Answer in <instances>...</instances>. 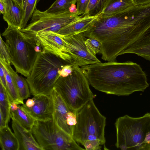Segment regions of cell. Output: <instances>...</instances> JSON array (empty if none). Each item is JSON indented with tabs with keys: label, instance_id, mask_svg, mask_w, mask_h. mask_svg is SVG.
<instances>
[{
	"label": "cell",
	"instance_id": "obj_16",
	"mask_svg": "<svg viewBox=\"0 0 150 150\" xmlns=\"http://www.w3.org/2000/svg\"><path fill=\"white\" fill-rule=\"evenodd\" d=\"M98 16H91L86 14L62 28L57 33L61 36L67 37L83 33L87 30Z\"/></svg>",
	"mask_w": 150,
	"mask_h": 150
},
{
	"label": "cell",
	"instance_id": "obj_13",
	"mask_svg": "<svg viewBox=\"0 0 150 150\" xmlns=\"http://www.w3.org/2000/svg\"><path fill=\"white\" fill-rule=\"evenodd\" d=\"M50 95L53 105V119L61 129L72 137L73 129L67 122L68 112L71 110L68 107L54 89Z\"/></svg>",
	"mask_w": 150,
	"mask_h": 150
},
{
	"label": "cell",
	"instance_id": "obj_36",
	"mask_svg": "<svg viewBox=\"0 0 150 150\" xmlns=\"http://www.w3.org/2000/svg\"><path fill=\"white\" fill-rule=\"evenodd\" d=\"M18 105L14 102H11L10 105L11 111H14L16 110L18 108Z\"/></svg>",
	"mask_w": 150,
	"mask_h": 150
},
{
	"label": "cell",
	"instance_id": "obj_9",
	"mask_svg": "<svg viewBox=\"0 0 150 150\" xmlns=\"http://www.w3.org/2000/svg\"><path fill=\"white\" fill-rule=\"evenodd\" d=\"M80 15L76 11L55 14L41 11L36 8L29 24L20 31L27 35L49 31L57 33L62 28L84 16Z\"/></svg>",
	"mask_w": 150,
	"mask_h": 150
},
{
	"label": "cell",
	"instance_id": "obj_18",
	"mask_svg": "<svg viewBox=\"0 0 150 150\" xmlns=\"http://www.w3.org/2000/svg\"><path fill=\"white\" fill-rule=\"evenodd\" d=\"M134 6L132 0H109L103 10L98 16H111Z\"/></svg>",
	"mask_w": 150,
	"mask_h": 150
},
{
	"label": "cell",
	"instance_id": "obj_14",
	"mask_svg": "<svg viewBox=\"0 0 150 150\" xmlns=\"http://www.w3.org/2000/svg\"><path fill=\"white\" fill-rule=\"evenodd\" d=\"M12 127L19 142V150H42L31 131L25 129L14 120H12Z\"/></svg>",
	"mask_w": 150,
	"mask_h": 150
},
{
	"label": "cell",
	"instance_id": "obj_21",
	"mask_svg": "<svg viewBox=\"0 0 150 150\" xmlns=\"http://www.w3.org/2000/svg\"><path fill=\"white\" fill-rule=\"evenodd\" d=\"M11 116L12 120H16L26 129L31 131L36 120L22 106L18 104L16 110L11 111Z\"/></svg>",
	"mask_w": 150,
	"mask_h": 150
},
{
	"label": "cell",
	"instance_id": "obj_31",
	"mask_svg": "<svg viewBox=\"0 0 150 150\" xmlns=\"http://www.w3.org/2000/svg\"><path fill=\"white\" fill-rule=\"evenodd\" d=\"M0 83L6 89L7 86L6 77L3 69V66L1 63L0 64Z\"/></svg>",
	"mask_w": 150,
	"mask_h": 150
},
{
	"label": "cell",
	"instance_id": "obj_12",
	"mask_svg": "<svg viewBox=\"0 0 150 150\" xmlns=\"http://www.w3.org/2000/svg\"><path fill=\"white\" fill-rule=\"evenodd\" d=\"M34 100L33 106L30 108L25 104L22 105L26 111L36 120L45 121L53 119V105L51 95L39 94L33 98Z\"/></svg>",
	"mask_w": 150,
	"mask_h": 150
},
{
	"label": "cell",
	"instance_id": "obj_1",
	"mask_svg": "<svg viewBox=\"0 0 150 150\" xmlns=\"http://www.w3.org/2000/svg\"><path fill=\"white\" fill-rule=\"evenodd\" d=\"M146 28L144 14L139 8L132 6L111 16H98L82 33L85 37L101 42L99 53L103 60L113 61L144 36Z\"/></svg>",
	"mask_w": 150,
	"mask_h": 150
},
{
	"label": "cell",
	"instance_id": "obj_23",
	"mask_svg": "<svg viewBox=\"0 0 150 150\" xmlns=\"http://www.w3.org/2000/svg\"><path fill=\"white\" fill-rule=\"evenodd\" d=\"M11 102L6 89L0 83V114L7 125L11 118Z\"/></svg>",
	"mask_w": 150,
	"mask_h": 150
},
{
	"label": "cell",
	"instance_id": "obj_6",
	"mask_svg": "<svg viewBox=\"0 0 150 150\" xmlns=\"http://www.w3.org/2000/svg\"><path fill=\"white\" fill-rule=\"evenodd\" d=\"M2 35L9 45L11 64L16 72L27 77L30 74L38 53L34 50L36 45L35 40L9 25Z\"/></svg>",
	"mask_w": 150,
	"mask_h": 150
},
{
	"label": "cell",
	"instance_id": "obj_11",
	"mask_svg": "<svg viewBox=\"0 0 150 150\" xmlns=\"http://www.w3.org/2000/svg\"><path fill=\"white\" fill-rule=\"evenodd\" d=\"M25 35L39 43L42 50L49 52L71 64V61L67 52L65 41L57 33L49 31Z\"/></svg>",
	"mask_w": 150,
	"mask_h": 150
},
{
	"label": "cell",
	"instance_id": "obj_5",
	"mask_svg": "<svg viewBox=\"0 0 150 150\" xmlns=\"http://www.w3.org/2000/svg\"><path fill=\"white\" fill-rule=\"evenodd\" d=\"M72 67V74L67 77H59L54 89L71 110L77 111L96 96L91 91L88 80L81 68L78 66Z\"/></svg>",
	"mask_w": 150,
	"mask_h": 150
},
{
	"label": "cell",
	"instance_id": "obj_24",
	"mask_svg": "<svg viewBox=\"0 0 150 150\" xmlns=\"http://www.w3.org/2000/svg\"><path fill=\"white\" fill-rule=\"evenodd\" d=\"M77 0H56L45 11L48 13L59 14L70 11V9L75 5Z\"/></svg>",
	"mask_w": 150,
	"mask_h": 150
},
{
	"label": "cell",
	"instance_id": "obj_20",
	"mask_svg": "<svg viewBox=\"0 0 150 150\" xmlns=\"http://www.w3.org/2000/svg\"><path fill=\"white\" fill-rule=\"evenodd\" d=\"M0 63L13 76L16 83L21 99L23 100L29 97L30 91L26 79L18 74L17 72L13 69L10 64H8L5 61L0 59Z\"/></svg>",
	"mask_w": 150,
	"mask_h": 150
},
{
	"label": "cell",
	"instance_id": "obj_38",
	"mask_svg": "<svg viewBox=\"0 0 150 150\" xmlns=\"http://www.w3.org/2000/svg\"><path fill=\"white\" fill-rule=\"evenodd\" d=\"M27 0H24L23 6V10H24V11H25V8L26 7Z\"/></svg>",
	"mask_w": 150,
	"mask_h": 150
},
{
	"label": "cell",
	"instance_id": "obj_26",
	"mask_svg": "<svg viewBox=\"0 0 150 150\" xmlns=\"http://www.w3.org/2000/svg\"><path fill=\"white\" fill-rule=\"evenodd\" d=\"M39 0H27L22 21L21 30L24 29L27 26V23L36 8V5Z\"/></svg>",
	"mask_w": 150,
	"mask_h": 150
},
{
	"label": "cell",
	"instance_id": "obj_25",
	"mask_svg": "<svg viewBox=\"0 0 150 150\" xmlns=\"http://www.w3.org/2000/svg\"><path fill=\"white\" fill-rule=\"evenodd\" d=\"M109 0H90L85 15L96 16L100 14Z\"/></svg>",
	"mask_w": 150,
	"mask_h": 150
},
{
	"label": "cell",
	"instance_id": "obj_27",
	"mask_svg": "<svg viewBox=\"0 0 150 150\" xmlns=\"http://www.w3.org/2000/svg\"><path fill=\"white\" fill-rule=\"evenodd\" d=\"M0 59L9 64L11 63V55L9 45L4 41L1 35L0 36Z\"/></svg>",
	"mask_w": 150,
	"mask_h": 150
},
{
	"label": "cell",
	"instance_id": "obj_19",
	"mask_svg": "<svg viewBox=\"0 0 150 150\" xmlns=\"http://www.w3.org/2000/svg\"><path fill=\"white\" fill-rule=\"evenodd\" d=\"M0 144L2 150H19L18 140L8 125L0 129Z\"/></svg>",
	"mask_w": 150,
	"mask_h": 150
},
{
	"label": "cell",
	"instance_id": "obj_28",
	"mask_svg": "<svg viewBox=\"0 0 150 150\" xmlns=\"http://www.w3.org/2000/svg\"><path fill=\"white\" fill-rule=\"evenodd\" d=\"M85 43L89 52L94 55L99 53L101 45V42L98 40L92 38H88L85 41Z\"/></svg>",
	"mask_w": 150,
	"mask_h": 150
},
{
	"label": "cell",
	"instance_id": "obj_2",
	"mask_svg": "<svg viewBox=\"0 0 150 150\" xmlns=\"http://www.w3.org/2000/svg\"><path fill=\"white\" fill-rule=\"evenodd\" d=\"M81 68L92 86L107 94L128 96L144 92L149 86L147 75L140 65L130 61L100 62Z\"/></svg>",
	"mask_w": 150,
	"mask_h": 150
},
{
	"label": "cell",
	"instance_id": "obj_32",
	"mask_svg": "<svg viewBox=\"0 0 150 150\" xmlns=\"http://www.w3.org/2000/svg\"><path fill=\"white\" fill-rule=\"evenodd\" d=\"M134 6L142 5L150 3V0H132Z\"/></svg>",
	"mask_w": 150,
	"mask_h": 150
},
{
	"label": "cell",
	"instance_id": "obj_8",
	"mask_svg": "<svg viewBox=\"0 0 150 150\" xmlns=\"http://www.w3.org/2000/svg\"><path fill=\"white\" fill-rule=\"evenodd\" d=\"M31 132L42 150H85L79 146L72 137L61 129L53 119L36 120Z\"/></svg>",
	"mask_w": 150,
	"mask_h": 150
},
{
	"label": "cell",
	"instance_id": "obj_30",
	"mask_svg": "<svg viewBox=\"0 0 150 150\" xmlns=\"http://www.w3.org/2000/svg\"><path fill=\"white\" fill-rule=\"evenodd\" d=\"M73 68L69 64H65L61 69L58 71V73L60 76L67 77L72 74Z\"/></svg>",
	"mask_w": 150,
	"mask_h": 150
},
{
	"label": "cell",
	"instance_id": "obj_33",
	"mask_svg": "<svg viewBox=\"0 0 150 150\" xmlns=\"http://www.w3.org/2000/svg\"><path fill=\"white\" fill-rule=\"evenodd\" d=\"M35 104L34 100L32 99L29 98L26 101L25 105L27 107L30 108L34 105Z\"/></svg>",
	"mask_w": 150,
	"mask_h": 150
},
{
	"label": "cell",
	"instance_id": "obj_10",
	"mask_svg": "<svg viewBox=\"0 0 150 150\" xmlns=\"http://www.w3.org/2000/svg\"><path fill=\"white\" fill-rule=\"evenodd\" d=\"M61 37L65 41L67 52L71 59V65L72 67H81L101 62L96 56L88 51L85 43L86 39L82 33L69 36Z\"/></svg>",
	"mask_w": 150,
	"mask_h": 150
},
{
	"label": "cell",
	"instance_id": "obj_29",
	"mask_svg": "<svg viewBox=\"0 0 150 150\" xmlns=\"http://www.w3.org/2000/svg\"><path fill=\"white\" fill-rule=\"evenodd\" d=\"M90 0H77L76 11L81 14L85 15Z\"/></svg>",
	"mask_w": 150,
	"mask_h": 150
},
{
	"label": "cell",
	"instance_id": "obj_17",
	"mask_svg": "<svg viewBox=\"0 0 150 150\" xmlns=\"http://www.w3.org/2000/svg\"><path fill=\"white\" fill-rule=\"evenodd\" d=\"M126 54H135L150 61V33L129 46L122 55Z\"/></svg>",
	"mask_w": 150,
	"mask_h": 150
},
{
	"label": "cell",
	"instance_id": "obj_37",
	"mask_svg": "<svg viewBox=\"0 0 150 150\" xmlns=\"http://www.w3.org/2000/svg\"><path fill=\"white\" fill-rule=\"evenodd\" d=\"M0 129H1L6 126L8 125L6 123L1 115L0 114Z\"/></svg>",
	"mask_w": 150,
	"mask_h": 150
},
{
	"label": "cell",
	"instance_id": "obj_22",
	"mask_svg": "<svg viewBox=\"0 0 150 150\" xmlns=\"http://www.w3.org/2000/svg\"><path fill=\"white\" fill-rule=\"evenodd\" d=\"M2 66L6 80V90L11 101L18 104H24L23 100L20 96L16 83L13 76Z\"/></svg>",
	"mask_w": 150,
	"mask_h": 150
},
{
	"label": "cell",
	"instance_id": "obj_15",
	"mask_svg": "<svg viewBox=\"0 0 150 150\" xmlns=\"http://www.w3.org/2000/svg\"><path fill=\"white\" fill-rule=\"evenodd\" d=\"M5 11L3 18L8 25L18 30L22 29V24L24 11L12 0H4Z\"/></svg>",
	"mask_w": 150,
	"mask_h": 150
},
{
	"label": "cell",
	"instance_id": "obj_3",
	"mask_svg": "<svg viewBox=\"0 0 150 150\" xmlns=\"http://www.w3.org/2000/svg\"><path fill=\"white\" fill-rule=\"evenodd\" d=\"M116 147L122 150H149L150 113L139 117L126 115L115 123Z\"/></svg>",
	"mask_w": 150,
	"mask_h": 150
},
{
	"label": "cell",
	"instance_id": "obj_34",
	"mask_svg": "<svg viewBox=\"0 0 150 150\" xmlns=\"http://www.w3.org/2000/svg\"><path fill=\"white\" fill-rule=\"evenodd\" d=\"M5 5L4 0H0V12L3 14L5 11Z\"/></svg>",
	"mask_w": 150,
	"mask_h": 150
},
{
	"label": "cell",
	"instance_id": "obj_39",
	"mask_svg": "<svg viewBox=\"0 0 150 150\" xmlns=\"http://www.w3.org/2000/svg\"><path fill=\"white\" fill-rule=\"evenodd\" d=\"M149 150H150V149H149Z\"/></svg>",
	"mask_w": 150,
	"mask_h": 150
},
{
	"label": "cell",
	"instance_id": "obj_4",
	"mask_svg": "<svg viewBox=\"0 0 150 150\" xmlns=\"http://www.w3.org/2000/svg\"><path fill=\"white\" fill-rule=\"evenodd\" d=\"M63 61L45 51L38 53L30 74L26 79L32 95L51 94L60 77L58 71L65 65Z\"/></svg>",
	"mask_w": 150,
	"mask_h": 150
},
{
	"label": "cell",
	"instance_id": "obj_7",
	"mask_svg": "<svg viewBox=\"0 0 150 150\" xmlns=\"http://www.w3.org/2000/svg\"><path fill=\"white\" fill-rule=\"evenodd\" d=\"M76 121L72 137L82 145L85 142L98 141L104 145L106 118L100 112L92 99L76 111Z\"/></svg>",
	"mask_w": 150,
	"mask_h": 150
},
{
	"label": "cell",
	"instance_id": "obj_35",
	"mask_svg": "<svg viewBox=\"0 0 150 150\" xmlns=\"http://www.w3.org/2000/svg\"><path fill=\"white\" fill-rule=\"evenodd\" d=\"M20 7L23 9L24 0H12Z\"/></svg>",
	"mask_w": 150,
	"mask_h": 150
}]
</instances>
